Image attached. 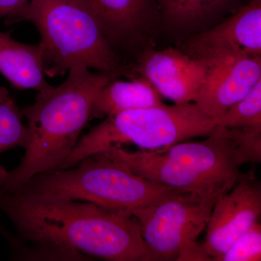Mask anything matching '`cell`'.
I'll return each mask as SVG.
<instances>
[{
	"label": "cell",
	"mask_w": 261,
	"mask_h": 261,
	"mask_svg": "<svg viewBox=\"0 0 261 261\" xmlns=\"http://www.w3.org/2000/svg\"><path fill=\"white\" fill-rule=\"evenodd\" d=\"M0 211L20 238L112 261H149L138 220L130 211L16 190H0Z\"/></svg>",
	"instance_id": "cell-1"
},
{
	"label": "cell",
	"mask_w": 261,
	"mask_h": 261,
	"mask_svg": "<svg viewBox=\"0 0 261 261\" xmlns=\"http://www.w3.org/2000/svg\"><path fill=\"white\" fill-rule=\"evenodd\" d=\"M90 70L71 68L63 84L38 92L35 102L21 109L28 145L16 168L0 166V190L13 191L36 175L58 169L71 153L99 91L119 76Z\"/></svg>",
	"instance_id": "cell-2"
},
{
	"label": "cell",
	"mask_w": 261,
	"mask_h": 261,
	"mask_svg": "<svg viewBox=\"0 0 261 261\" xmlns=\"http://www.w3.org/2000/svg\"><path fill=\"white\" fill-rule=\"evenodd\" d=\"M19 21L30 22L39 33L46 76L63 75L78 67L126 74L123 60L76 0H29L8 23Z\"/></svg>",
	"instance_id": "cell-3"
},
{
	"label": "cell",
	"mask_w": 261,
	"mask_h": 261,
	"mask_svg": "<svg viewBox=\"0 0 261 261\" xmlns=\"http://www.w3.org/2000/svg\"><path fill=\"white\" fill-rule=\"evenodd\" d=\"M217 127L214 118L195 102L173 106L163 103L124 111L106 118L81 137L57 170L72 167L113 146L133 144L143 150H157L196 137H206Z\"/></svg>",
	"instance_id": "cell-4"
},
{
	"label": "cell",
	"mask_w": 261,
	"mask_h": 261,
	"mask_svg": "<svg viewBox=\"0 0 261 261\" xmlns=\"http://www.w3.org/2000/svg\"><path fill=\"white\" fill-rule=\"evenodd\" d=\"M16 190L130 212L181 193L141 177L101 153L89 156L70 168L36 175Z\"/></svg>",
	"instance_id": "cell-5"
},
{
	"label": "cell",
	"mask_w": 261,
	"mask_h": 261,
	"mask_svg": "<svg viewBox=\"0 0 261 261\" xmlns=\"http://www.w3.org/2000/svg\"><path fill=\"white\" fill-rule=\"evenodd\" d=\"M217 200L180 193L132 211L140 223L149 261L211 260L197 239Z\"/></svg>",
	"instance_id": "cell-6"
},
{
	"label": "cell",
	"mask_w": 261,
	"mask_h": 261,
	"mask_svg": "<svg viewBox=\"0 0 261 261\" xmlns=\"http://www.w3.org/2000/svg\"><path fill=\"white\" fill-rule=\"evenodd\" d=\"M178 49L207 68L261 56V0H248L219 23L185 37Z\"/></svg>",
	"instance_id": "cell-7"
},
{
	"label": "cell",
	"mask_w": 261,
	"mask_h": 261,
	"mask_svg": "<svg viewBox=\"0 0 261 261\" xmlns=\"http://www.w3.org/2000/svg\"><path fill=\"white\" fill-rule=\"evenodd\" d=\"M93 16L122 60L147 44L161 25L154 0H76Z\"/></svg>",
	"instance_id": "cell-8"
},
{
	"label": "cell",
	"mask_w": 261,
	"mask_h": 261,
	"mask_svg": "<svg viewBox=\"0 0 261 261\" xmlns=\"http://www.w3.org/2000/svg\"><path fill=\"white\" fill-rule=\"evenodd\" d=\"M207 68L178 48L145 49L126 75L142 77L149 82L161 97L174 104L195 102L205 82Z\"/></svg>",
	"instance_id": "cell-9"
},
{
	"label": "cell",
	"mask_w": 261,
	"mask_h": 261,
	"mask_svg": "<svg viewBox=\"0 0 261 261\" xmlns=\"http://www.w3.org/2000/svg\"><path fill=\"white\" fill-rule=\"evenodd\" d=\"M261 190L253 174H245L215 202L211 211L204 250L211 260H219L242 233L258 221Z\"/></svg>",
	"instance_id": "cell-10"
},
{
	"label": "cell",
	"mask_w": 261,
	"mask_h": 261,
	"mask_svg": "<svg viewBox=\"0 0 261 261\" xmlns=\"http://www.w3.org/2000/svg\"><path fill=\"white\" fill-rule=\"evenodd\" d=\"M261 80V56L228 60L207 68L197 106L216 118L245 97Z\"/></svg>",
	"instance_id": "cell-11"
},
{
	"label": "cell",
	"mask_w": 261,
	"mask_h": 261,
	"mask_svg": "<svg viewBox=\"0 0 261 261\" xmlns=\"http://www.w3.org/2000/svg\"><path fill=\"white\" fill-rule=\"evenodd\" d=\"M247 1L154 0L159 8L161 25L171 34L185 38L210 28Z\"/></svg>",
	"instance_id": "cell-12"
},
{
	"label": "cell",
	"mask_w": 261,
	"mask_h": 261,
	"mask_svg": "<svg viewBox=\"0 0 261 261\" xmlns=\"http://www.w3.org/2000/svg\"><path fill=\"white\" fill-rule=\"evenodd\" d=\"M0 73L18 89L43 92L51 86L46 80L39 44L18 42L0 32Z\"/></svg>",
	"instance_id": "cell-13"
},
{
	"label": "cell",
	"mask_w": 261,
	"mask_h": 261,
	"mask_svg": "<svg viewBox=\"0 0 261 261\" xmlns=\"http://www.w3.org/2000/svg\"><path fill=\"white\" fill-rule=\"evenodd\" d=\"M162 98L153 86L142 77L129 81L116 79L99 91L92 106L90 119L159 106L163 103Z\"/></svg>",
	"instance_id": "cell-14"
},
{
	"label": "cell",
	"mask_w": 261,
	"mask_h": 261,
	"mask_svg": "<svg viewBox=\"0 0 261 261\" xmlns=\"http://www.w3.org/2000/svg\"><path fill=\"white\" fill-rule=\"evenodd\" d=\"M23 118L15 98L0 87V154L17 147L27 148L29 132Z\"/></svg>",
	"instance_id": "cell-15"
},
{
	"label": "cell",
	"mask_w": 261,
	"mask_h": 261,
	"mask_svg": "<svg viewBox=\"0 0 261 261\" xmlns=\"http://www.w3.org/2000/svg\"><path fill=\"white\" fill-rule=\"evenodd\" d=\"M214 119L218 126L229 129L261 128V80L245 97Z\"/></svg>",
	"instance_id": "cell-16"
},
{
	"label": "cell",
	"mask_w": 261,
	"mask_h": 261,
	"mask_svg": "<svg viewBox=\"0 0 261 261\" xmlns=\"http://www.w3.org/2000/svg\"><path fill=\"white\" fill-rule=\"evenodd\" d=\"M261 260V225L257 221L242 233L218 261Z\"/></svg>",
	"instance_id": "cell-17"
},
{
	"label": "cell",
	"mask_w": 261,
	"mask_h": 261,
	"mask_svg": "<svg viewBox=\"0 0 261 261\" xmlns=\"http://www.w3.org/2000/svg\"><path fill=\"white\" fill-rule=\"evenodd\" d=\"M29 0H0V20L9 21Z\"/></svg>",
	"instance_id": "cell-18"
}]
</instances>
